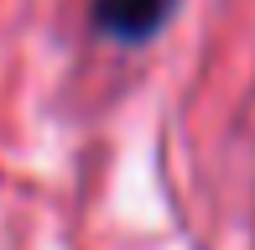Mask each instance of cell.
<instances>
[{
  "mask_svg": "<svg viewBox=\"0 0 255 250\" xmlns=\"http://www.w3.org/2000/svg\"><path fill=\"white\" fill-rule=\"evenodd\" d=\"M177 0H94V21L115 42H146L167 26Z\"/></svg>",
  "mask_w": 255,
  "mask_h": 250,
  "instance_id": "1",
  "label": "cell"
}]
</instances>
